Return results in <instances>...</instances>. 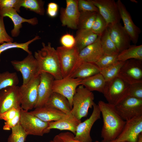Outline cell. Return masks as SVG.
I'll use <instances>...</instances> for the list:
<instances>
[{
	"label": "cell",
	"instance_id": "1",
	"mask_svg": "<svg viewBox=\"0 0 142 142\" xmlns=\"http://www.w3.org/2000/svg\"><path fill=\"white\" fill-rule=\"evenodd\" d=\"M98 105L103 118L101 131L103 140L109 141L115 139L122 131L126 121L118 113L114 106L102 100L99 101Z\"/></svg>",
	"mask_w": 142,
	"mask_h": 142
},
{
	"label": "cell",
	"instance_id": "2",
	"mask_svg": "<svg viewBox=\"0 0 142 142\" xmlns=\"http://www.w3.org/2000/svg\"><path fill=\"white\" fill-rule=\"evenodd\" d=\"M42 48L35 52L34 56L38 64L39 74L42 72H46L51 75L54 79L62 78L56 49L50 42L47 45L42 42Z\"/></svg>",
	"mask_w": 142,
	"mask_h": 142
},
{
	"label": "cell",
	"instance_id": "3",
	"mask_svg": "<svg viewBox=\"0 0 142 142\" xmlns=\"http://www.w3.org/2000/svg\"><path fill=\"white\" fill-rule=\"evenodd\" d=\"M94 99V96L92 92L83 85H79L77 88L73 98L71 114L80 120L87 117L89 109L92 108L95 103Z\"/></svg>",
	"mask_w": 142,
	"mask_h": 142
},
{
	"label": "cell",
	"instance_id": "4",
	"mask_svg": "<svg viewBox=\"0 0 142 142\" xmlns=\"http://www.w3.org/2000/svg\"><path fill=\"white\" fill-rule=\"evenodd\" d=\"M130 85L117 77L106 82L103 94L108 103L115 106L129 96Z\"/></svg>",
	"mask_w": 142,
	"mask_h": 142
},
{
	"label": "cell",
	"instance_id": "5",
	"mask_svg": "<svg viewBox=\"0 0 142 142\" xmlns=\"http://www.w3.org/2000/svg\"><path fill=\"white\" fill-rule=\"evenodd\" d=\"M56 50L62 78L70 77L80 62L79 50L75 46L68 48L61 46Z\"/></svg>",
	"mask_w": 142,
	"mask_h": 142
},
{
	"label": "cell",
	"instance_id": "6",
	"mask_svg": "<svg viewBox=\"0 0 142 142\" xmlns=\"http://www.w3.org/2000/svg\"><path fill=\"white\" fill-rule=\"evenodd\" d=\"M50 122H46L21 108L20 124L27 135L42 136L49 132L47 128Z\"/></svg>",
	"mask_w": 142,
	"mask_h": 142
},
{
	"label": "cell",
	"instance_id": "7",
	"mask_svg": "<svg viewBox=\"0 0 142 142\" xmlns=\"http://www.w3.org/2000/svg\"><path fill=\"white\" fill-rule=\"evenodd\" d=\"M40 80L39 75L26 85H22L19 87L21 107L23 109L28 111L34 108L38 100V88Z\"/></svg>",
	"mask_w": 142,
	"mask_h": 142
},
{
	"label": "cell",
	"instance_id": "8",
	"mask_svg": "<svg viewBox=\"0 0 142 142\" xmlns=\"http://www.w3.org/2000/svg\"><path fill=\"white\" fill-rule=\"evenodd\" d=\"M11 63L14 69L21 73L23 79L22 85H26L39 75L37 62L32 54H28L22 60H13Z\"/></svg>",
	"mask_w": 142,
	"mask_h": 142
},
{
	"label": "cell",
	"instance_id": "9",
	"mask_svg": "<svg viewBox=\"0 0 142 142\" xmlns=\"http://www.w3.org/2000/svg\"><path fill=\"white\" fill-rule=\"evenodd\" d=\"M117 112L125 121L142 115V100L128 96L114 106Z\"/></svg>",
	"mask_w": 142,
	"mask_h": 142
},
{
	"label": "cell",
	"instance_id": "10",
	"mask_svg": "<svg viewBox=\"0 0 142 142\" xmlns=\"http://www.w3.org/2000/svg\"><path fill=\"white\" fill-rule=\"evenodd\" d=\"M117 77L129 85L142 82V61L135 59L126 60Z\"/></svg>",
	"mask_w": 142,
	"mask_h": 142
},
{
	"label": "cell",
	"instance_id": "11",
	"mask_svg": "<svg viewBox=\"0 0 142 142\" xmlns=\"http://www.w3.org/2000/svg\"><path fill=\"white\" fill-rule=\"evenodd\" d=\"M82 79L70 77L54 79L52 84L53 92L59 94L66 97L72 107L73 99L76 90L81 85Z\"/></svg>",
	"mask_w": 142,
	"mask_h": 142
},
{
	"label": "cell",
	"instance_id": "12",
	"mask_svg": "<svg viewBox=\"0 0 142 142\" xmlns=\"http://www.w3.org/2000/svg\"><path fill=\"white\" fill-rule=\"evenodd\" d=\"M19 87L9 86L0 91V114L13 108H21Z\"/></svg>",
	"mask_w": 142,
	"mask_h": 142
},
{
	"label": "cell",
	"instance_id": "13",
	"mask_svg": "<svg viewBox=\"0 0 142 142\" xmlns=\"http://www.w3.org/2000/svg\"><path fill=\"white\" fill-rule=\"evenodd\" d=\"M99 13L108 25L120 23L121 18L116 2L114 0H92Z\"/></svg>",
	"mask_w": 142,
	"mask_h": 142
},
{
	"label": "cell",
	"instance_id": "14",
	"mask_svg": "<svg viewBox=\"0 0 142 142\" xmlns=\"http://www.w3.org/2000/svg\"><path fill=\"white\" fill-rule=\"evenodd\" d=\"M66 7L62 8L60 11L62 26L73 29H78L80 14L78 8V0H66Z\"/></svg>",
	"mask_w": 142,
	"mask_h": 142
},
{
	"label": "cell",
	"instance_id": "15",
	"mask_svg": "<svg viewBox=\"0 0 142 142\" xmlns=\"http://www.w3.org/2000/svg\"><path fill=\"white\" fill-rule=\"evenodd\" d=\"M142 133V115L127 121L121 132L116 139L120 142H138Z\"/></svg>",
	"mask_w": 142,
	"mask_h": 142
},
{
	"label": "cell",
	"instance_id": "16",
	"mask_svg": "<svg viewBox=\"0 0 142 142\" xmlns=\"http://www.w3.org/2000/svg\"><path fill=\"white\" fill-rule=\"evenodd\" d=\"M93 112L88 119L78 125L74 136L75 139L80 142H92L90 135L91 128L95 121L100 118L101 112L98 105L94 103Z\"/></svg>",
	"mask_w": 142,
	"mask_h": 142
},
{
	"label": "cell",
	"instance_id": "17",
	"mask_svg": "<svg viewBox=\"0 0 142 142\" xmlns=\"http://www.w3.org/2000/svg\"><path fill=\"white\" fill-rule=\"evenodd\" d=\"M108 27L111 39L119 53L130 46V38L120 23L110 24Z\"/></svg>",
	"mask_w": 142,
	"mask_h": 142
},
{
	"label": "cell",
	"instance_id": "18",
	"mask_svg": "<svg viewBox=\"0 0 142 142\" xmlns=\"http://www.w3.org/2000/svg\"><path fill=\"white\" fill-rule=\"evenodd\" d=\"M116 3L121 19L123 22V27L129 35L131 42L136 44L138 42L141 30L134 24L130 13L121 1L118 0Z\"/></svg>",
	"mask_w": 142,
	"mask_h": 142
},
{
	"label": "cell",
	"instance_id": "19",
	"mask_svg": "<svg viewBox=\"0 0 142 142\" xmlns=\"http://www.w3.org/2000/svg\"><path fill=\"white\" fill-rule=\"evenodd\" d=\"M40 80L38 87V98L34 108L45 106L46 103L53 92L52 84L54 79L50 74L42 72L40 74Z\"/></svg>",
	"mask_w": 142,
	"mask_h": 142
},
{
	"label": "cell",
	"instance_id": "20",
	"mask_svg": "<svg viewBox=\"0 0 142 142\" xmlns=\"http://www.w3.org/2000/svg\"><path fill=\"white\" fill-rule=\"evenodd\" d=\"M0 15L4 17H8L12 21L14 28L11 30V33L13 37H17L19 35L23 23L27 22L32 25H36L38 23L37 18L34 17L29 19L24 18L20 16L16 10L13 8H0Z\"/></svg>",
	"mask_w": 142,
	"mask_h": 142
},
{
	"label": "cell",
	"instance_id": "21",
	"mask_svg": "<svg viewBox=\"0 0 142 142\" xmlns=\"http://www.w3.org/2000/svg\"><path fill=\"white\" fill-rule=\"evenodd\" d=\"M100 36L93 43L86 47L79 52L80 62L95 63L104 54L101 46Z\"/></svg>",
	"mask_w": 142,
	"mask_h": 142
},
{
	"label": "cell",
	"instance_id": "22",
	"mask_svg": "<svg viewBox=\"0 0 142 142\" xmlns=\"http://www.w3.org/2000/svg\"><path fill=\"white\" fill-rule=\"evenodd\" d=\"M29 112L46 122L56 121L68 115L57 109L45 106L35 108L34 110Z\"/></svg>",
	"mask_w": 142,
	"mask_h": 142
},
{
	"label": "cell",
	"instance_id": "23",
	"mask_svg": "<svg viewBox=\"0 0 142 142\" xmlns=\"http://www.w3.org/2000/svg\"><path fill=\"white\" fill-rule=\"evenodd\" d=\"M81 122L72 115L54 121H50L47 128L49 131L52 129H56L60 130H68L75 135L77 127Z\"/></svg>",
	"mask_w": 142,
	"mask_h": 142
},
{
	"label": "cell",
	"instance_id": "24",
	"mask_svg": "<svg viewBox=\"0 0 142 142\" xmlns=\"http://www.w3.org/2000/svg\"><path fill=\"white\" fill-rule=\"evenodd\" d=\"M100 69L95 63L80 62L70 77L82 80L100 73Z\"/></svg>",
	"mask_w": 142,
	"mask_h": 142
},
{
	"label": "cell",
	"instance_id": "25",
	"mask_svg": "<svg viewBox=\"0 0 142 142\" xmlns=\"http://www.w3.org/2000/svg\"><path fill=\"white\" fill-rule=\"evenodd\" d=\"M45 106L54 108L67 115H70L72 108L67 98L58 93L53 92L47 100Z\"/></svg>",
	"mask_w": 142,
	"mask_h": 142
},
{
	"label": "cell",
	"instance_id": "26",
	"mask_svg": "<svg viewBox=\"0 0 142 142\" xmlns=\"http://www.w3.org/2000/svg\"><path fill=\"white\" fill-rule=\"evenodd\" d=\"M98 36L93 33L91 30L78 29L75 37V46L80 52L83 48L94 42Z\"/></svg>",
	"mask_w": 142,
	"mask_h": 142
},
{
	"label": "cell",
	"instance_id": "27",
	"mask_svg": "<svg viewBox=\"0 0 142 142\" xmlns=\"http://www.w3.org/2000/svg\"><path fill=\"white\" fill-rule=\"evenodd\" d=\"M106 82L100 73L82 80L81 85L90 91H97L103 93Z\"/></svg>",
	"mask_w": 142,
	"mask_h": 142
},
{
	"label": "cell",
	"instance_id": "28",
	"mask_svg": "<svg viewBox=\"0 0 142 142\" xmlns=\"http://www.w3.org/2000/svg\"><path fill=\"white\" fill-rule=\"evenodd\" d=\"M131 59L142 61V45H130L127 48L123 50L118 54V60L125 61Z\"/></svg>",
	"mask_w": 142,
	"mask_h": 142
},
{
	"label": "cell",
	"instance_id": "29",
	"mask_svg": "<svg viewBox=\"0 0 142 142\" xmlns=\"http://www.w3.org/2000/svg\"><path fill=\"white\" fill-rule=\"evenodd\" d=\"M100 36V43L104 54L118 55L119 52L111 39L108 27Z\"/></svg>",
	"mask_w": 142,
	"mask_h": 142
},
{
	"label": "cell",
	"instance_id": "30",
	"mask_svg": "<svg viewBox=\"0 0 142 142\" xmlns=\"http://www.w3.org/2000/svg\"><path fill=\"white\" fill-rule=\"evenodd\" d=\"M125 62L118 60L100 70V73L103 76L106 82L110 81L117 77Z\"/></svg>",
	"mask_w": 142,
	"mask_h": 142
},
{
	"label": "cell",
	"instance_id": "31",
	"mask_svg": "<svg viewBox=\"0 0 142 142\" xmlns=\"http://www.w3.org/2000/svg\"><path fill=\"white\" fill-rule=\"evenodd\" d=\"M40 38L39 36H37L32 39L24 43H19L16 42H4L0 45V55L3 52L13 48L21 49L27 52L28 54H32V52L29 50V45L35 41L40 39Z\"/></svg>",
	"mask_w": 142,
	"mask_h": 142
},
{
	"label": "cell",
	"instance_id": "32",
	"mask_svg": "<svg viewBox=\"0 0 142 142\" xmlns=\"http://www.w3.org/2000/svg\"><path fill=\"white\" fill-rule=\"evenodd\" d=\"M79 17L78 29L90 30L97 12L81 11Z\"/></svg>",
	"mask_w": 142,
	"mask_h": 142
},
{
	"label": "cell",
	"instance_id": "33",
	"mask_svg": "<svg viewBox=\"0 0 142 142\" xmlns=\"http://www.w3.org/2000/svg\"><path fill=\"white\" fill-rule=\"evenodd\" d=\"M19 79L16 72L8 71L0 73V91L9 86H17Z\"/></svg>",
	"mask_w": 142,
	"mask_h": 142
},
{
	"label": "cell",
	"instance_id": "34",
	"mask_svg": "<svg viewBox=\"0 0 142 142\" xmlns=\"http://www.w3.org/2000/svg\"><path fill=\"white\" fill-rule=\"evenodd\" d=\"M45 2L42 0H21V6L41 16L44 15Z\"/></svg>",
	"mask_w": 142,
	"mask_h": 142
},
{
	"label": "cell",
	"instance_id": "35",
	"mask_svg": "<svg viewBox=\"0 0 142 142\" xmlns=\"http://www.w3.org/2000/svg\"><path fill=\"white\" fill-rule=\"evenodd\" d=\"M11 130V133L8 139V142H25L28 135L19 122Z\"/></svg>",
	"mask_w": 142,
	"mask_h": 142
},
{
	"label": "cell",
	"instance_id": "36",
	"mask_svg": "<svg viewBox=\"0 0 142 142\" xmlns=\"http://www.w3.org/2000/svg\"><path fill=\"white\" fill-rule=\"evenodd\" d=\"M106 21L98 13H97L91 28V30L98 36H101L108 26Z\"/></svg>",
	"mask_w": 142,
	"mask_h": 142
},
{
	"label": "cell",
	"instance_id": "37",
	"mask_svg": "<svg viewBox=\"0 0 142 142\" xmlns=\"http://www.w3.org/2000/svg\"><path fill=\"white\" fill-rule=\"evenodd\" d=\"M118 55L104 54L95 63L101 70L118 61Z\"/></svg>",
	"mask_w": 142,
	"mask_h": 142
},
{
	"label": "cell",
	"instance_id": "38",
	"mask_svg": "<svg viewBox=\"0 0 142 142\" xmlns=\"http://www.w3.org/2000/svg\"><path fill=\"white\" fill-rule=\"evenodd\" d=\"M74 134L72 132H62L55 136L49 142H80L76 140ZM95 142H100L96 141Z\"/></svg>",
	"mask_w": 142,
	"mask_h": 142
},
{
	"label": "cell",
	"instance_id": "39",
	"mask_svg": "<svg viewBox=\"0 0 142 142\" xmlns=\"http://www.w3.org/2000/svg\"><path fill=\"white\" fill-rule=\"evenodd\" d=\"M79 11L96 12L99 13L98 8L94 5L92 0H78Z\"/></svg>",
	"mask_w": 142,
	"mask_h": 142
},
{
	"label": "cell",
	"instance_id": "40",
	"mask_svg": "<svg viewBox=\"0 0 142 142\" xmlns=\"http://www.w3.org/2000/svg\"><path fill=\"white\" fill-rule=\"evenodd\" d=\"M21 0H0V8H13L20 12Z\"/></svg>",
	"mask_w": 142,
	"mask_h": 142
},
{
	"label": "cell",
	"instance_id": "41",
	"mask_svg": "<svg viewBox=\"0 0 142 142\" xmlns=\"http://www.w3.org/2000/svg\"><path fill=\"white\" fill-rule=\"evenodd\" d=\"M129 96L142 100V82L130 85Z\"/></svg>",
	"mask_w": 142,
	"mask_h": 142
},
{
	"label": "cell",
	"instance_id": "42",
	"mask_svg": "<svg viewBox=\"0 0 142 142\" xmlns=\"http://www.w3.org/2000/svg\"><path fill=\"white\" fill-rule=\"evenodd\" d=\"M4 17L0 15V44L13 42V38L6 31L3 20Z\"/></svg>",
	"mask_w": 142,
	"mask_h": 142
},
{
	"label": "cell",
	"instance_id": "43",
	"mask_svg": "<svg viewBox=\"0 0 142 142\" xmlns=\"http://www.w3.org/2000/svg\"><path fill=\"white\" fill-rule=\"evenodd\" d=\"M60 41L62 46L68 48L75 46L76 41L75 37L72 34H66L62 36Z\"/></svg>",
	"mask_w": 142,
	"mask_h": 142
},
{
	"label": "cell",
	"instance_id": "44",
	"mask_svg": "<svg viewBox=\"0 0 142 142\" xmlns=\"http://www.w3.org/2000/svg\"><path fill=\"white\" fill-rule=\"evenodd\" d=\"M21 108L17 109L13 108L0 114V120L6 121L14 118L20 111Z\"/></svg>",
	"mask_w": 142,
	"mask_h": 142
},
{
	"label": "cell",
	"instance_id": "45",
	"mask_svg": "<svg viewBox=\"0 0 142 142\" xmlns=\"http://www.w3.org/2000/svg\"><path fill=\"white\" fill-rule=\"evenodd\" d=\"M20 119V111L14 118L9 120L5 121L3 127V129L6 131L10 130L19 122Z\"/></svg>",
	"mask_w": 142,
	"mask_h": 142
},
{
	"label": "cell",
	"instance_id": "46",
	"mask_svg": "<svg viewBox=\"0 0 142 142\" xmlns=\"http://www.w3.org/2000/svg\"><path fill=\"white\" fill-rule=\"evenodd\" d=\"M58 9L57 4L54 2H50L47 5V13L48 16L52 18L55 17L57 15Z\"/></svg>",
	"mask_w": 142,
	"mask_h": 142
},
{
	"label": "cell",
	"instance_id": "47",
	"mask_svg": "<svg viewBox=\"0 0 142 142\" xmlns=\"http://www.w3.org/2000/svg\"><path fill=\"white\" fill-rule=\"evenodd\" d=\"M138 142H142V133L139 135Z\"/></svg>",
	"mask_w": 142,
	"mask_h": 142
},
{
	"label": "cell",
	"instance_id": "48",
	"mask_svg": "<svg viewBox=\"0 0 142 142\" xmlns=\"http://www.w3.org/2000/svg\"><path fill=\"white\" fill-rule=\"evenodd\" d=\"M101 142H120L118 140H117L116 139L113 140L109 141H105L103 140H102Z\"/></svg>",
	"mask_w": 142,
	"mask_h": 142
},
{
	"label": "cell",
	"instance_id": "49",
	"mask_svg": "<svg viewBox=\"0 0 142 142\" xmlns=\"http://www.w3.org/2000/svg\"><path fill=\"white\" fill-rule=\"evenodd\" d=\"M132 1H132V2H135V3H137V1H135V0H132Z\"/></svg>",
	"mask_w": 142,
	"mask_h": 142
}]
</instances>
